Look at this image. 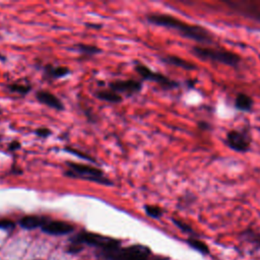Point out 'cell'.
Listing matches in <instances>:
<instances>
[{"mask_svg": "<svg viewBox=\"0 0 260 260\" xmlns=\"http://www.w3.org/2000/svg\"><path fill=\"white\" fill-rule=\"evenodd\" d=\"M64 150L67 151V152H69V153H72V154H74V155H76V156H78V157H80V158H82V159H85V160H88V161H91V162H95V160H94L92 157H90V156L87 155L86 153L81 152V151H79V150H77V149H75V148L65 147Z\"/></svg>", "mask_w": 260, "mask_h": 260, "instance_id": "ffe728a7", "label": "cell"}, {"mask_svg": "<svg viewBox=\"0 0 260 260\" xmlns=\"http://www.w3.org/2000/svg\"><path fill=\"white\" fill-rule=\"evenodd\" d=\"M7 88L15 93L18 94H26L30 89L31 86L29 84H24V83H19V82H15V83H11L7 85Z\"/></svg>", "mask_w": 260, "mask_h": 260, "instance_id": "ac0fdd59", "label": "cell"}, {"mask_svg": "<svg viewBox=\"0 0 260 260\" xmlns=\"http://www.w3.org/2000/svg\"><path fill=\"white\" fill-rule=\"evenodd\" d=\"M148 22L176 30L180 36L200 43H211L213 35L207 28L185 22L173 15L165 13H150L146 16Z\"/></svg>", "mask_w": 260, "mask_h": 260, "instance_id": "6da1fadb", "label": "cell"}, {"mask_svg": "<svg viewBox=\"0 0 260 260\" xmlns=\"http://www.w3.org/2000/svg\"><path fill=\"white\" fill-rule=\"evenodd\" d=\"M66 166L68 167V170L65 171L64 174L69 178L85 180L106 186H110L113 184L111 180L106 177L102 170L93 166L73 161H66Z\"/></svg>", "mask_w": 260, "mask_h": 260, "instance_id": "7a4b0ae2", "label": "cell"}, {"mask_svg": "<svg viewBox=\"0 0 260 260\" xmlns=\"http://www.w3.org/2000/svg\"><path fill=\"white\" fill-rule=\"evenodd\" d=\"M42 231L46 234L53 236L68 235L74 231V225L64 220H51L49 219L43 226Z\"/></svg>", "mask_w": 260, "mask_h": 260, "instance_id": "ba28073f", "label": "cell"}, {"mask_svg": "<svg viewBox=\"0 0 260 260\" xmlns=\"http://www.w3.org/2000/svg\"><path fill=\"white\" fill-rule=\"evenodd\" d=\"M70 73L69 68L65 66H53L47 65L45 67V75L50 79H57L67 76Z\"/></svg>", "mask_w": 260, "mask_h": 260, "instance_id": "7c38bea8", "label": "cell"}, {"mask_svg": "<svg viewBox=\"0 0 260 260\" xmlns=\"http://www.w3.org/2000/svg\"><path fill=\"white\" fill-rule=\"evenodd\" d=\"M14 222L9 219H0V230H10L13 229Z\"/></svg>", "mask_w": 260, "mask_h": 260, "instance_id": "7402d4cb", "label": "cell"}, {"mask_svg": "<svg viewBox=\"0 0 260 260\" xmlns=\"http://www.w3.org/2000/svg\"><path fill=\"white\" fill-rule=\"evenodd\" d=\"M39 137H42V138H46L48 136H50L52 134L51 130L48 129V128H39L36 130L35 132Z\"/></svg>", "mask_w": 260, "mask_h": 260, "instance_id": "603a6c76", "label": "cell"}, {"mask_svg": "<svg viewBox=\"0 0 260 260\" xmlns=\"http://www.w3.org/2000/svg\"><path fill=\"white\" fill-rule=\"evenodd\" d=\"M249 239L251 240V242L256 243L257 245L260 246V235L255 234L253 232H249Z\"/></svg>", "mask_w": 260, "mask_h": 260, "instance_id": "cb8c5ba5", "label": "cell"}, {"mask_svg": "<svg viewBox=\"0 0 260 260\" xmlns=\"http://www.w3.org/2000/svg\"><path fill=\"white\" fill-rule=\"evenodd\" d=\"M36 99L43 105H46L52 109L57 111H63L64 105L63 103L53 93L47 90H39L36 93Z\"/></svg>", "mask_w": 260, "mask_h": 260, "instance_id": "30bf717a", "label": "cell"}, {"mask_svg": "<svg viewBox=\"0 0 260 260\" xmlns=\"http://www.w3.org/2000/svg\"><path fill=\"white\" fill-rule=\"evenodd\" d=\"M0 60H1V61H4V60H5V56H3L2 54H0Z\"/></svg>", "mask_w": 260, "mask_h": 260, "instance_id": "83f0119b", "label": "cell"}, {"mask_svg": "<svg viewBox=\"0 0 260 260\" xmlns=\"http://www.w3.org/2000/svg\"><path fill=\"white\" fill-rule=\"evenodd\" d=\"M87 27H91V28H101L102 24H96V23H86Z\"/></svg>", "mask_w": 260, "mask_h": 260, "instance_id": "4316f807", "label": "cell"}, {"mask_svg": "<svg viewBox=\"0 0 260 260\" xmlns=\"http://www.w3.org/2000/svg\"><path fill=\"white\" fill-rule=\"evenodd\" d=\"M144 210L152 218H159L162 215V209L156 205H144Z\"/></svg>", "mask_w": 260, "mask_h": 260, "instance_id": "d6986e66", "label": "cell"}, {"mask_svg": "<svg viewBox=\"0 0 260 260\" xmlns=\"http://www.w3.org/2000/svg\"><path fill=\"white\" fill-rule=\"evenodd\" d=\"M0 114H1V110H0Z\"/></svg>", "mask_w": 260, "mask_h": 260, "instance_id": "f1b7e54d", "label": "cell"}, {"mask_svg": "<svg viewBox=\"0 0 260 260\" xmlns=\"http://www.w3.org/2000/svg\"><path fill=\"white\" fill-rule=\"evenodd\" d=\"M192 53L197 58L206 61H212L221 63L228 66L237 67L241 62V57L231 51H225L222 49H214L208 47L195 46L192 48Z\"/></svg>", "mask_w": 260, "mask_h": 260, "instance_id": "3957f363", "label": "cell"}, {"mask_svg": "<svg viewBox=\"0 0 260 260\" xmlns=\"http://www.w3.org/2000/svg\"><path fill=\"white\" fill-rule=\"evenodd\" d=\"M71 243L80 246L88 245L92 247H98L102 251H108L121 246V242L117 239L89 232L78 233L71 239Z\"/></svg>", "mask_w": 260, "mask_h": 260, "instance_id": "5b68a950", "label": "cell"}, {"mask_svg": "<svg viewBox=\"0 0 260 260\" xmlns=\"http://www.w3.org/2000/svg\"><path fill=\"white\" fill-rule=\"evenodd\" d=\"M94 95L99 100H102V101H105L108 103H112V104L121 103L123 100L122 96L118 92H116L112 89H99L94 92Z\"/></svg>", "mask_w": 260, "mask_h": 260, "instance_id": "4fadbf2b", "label": "cell"}, {"mask_svg": "<svg viewBox=\"0 0 260 260\" xmlns=\"http://www.w3.org/2000/svg\"><path fill=\"white\" fill-rule=\"evenodd\" d=\"M49 220L48 217L43 215H25L19 220V225L24 230H35L41 228Z\"/></svg>", "mask_w": 260, "mask_h": 260, "instance_id": "8fae6325", "label": "cell"}, {"mask_svg": "<svg viewBox=\"0 0 260 260\" xmlns=\"http://www.w3.org/2000/svg\"><path fill=\"white\" fill-rule=\"evenodd\" d=\"M165 62L169 63V64H172V65H175V66H178V67H181V68H184V69H187V70H193L195 69V65L180 58V57H177V56H167L162 59Z\"/></svg>", "mask_w": 260, "mask_h": 260, "instance_id": "9a60e30c", "label": "cell"}, {"mask_svg": "<svg viewBox=\"0 0 260 260\" xmlns=\"http://www.w3.org/2000/svg\"><path fill=\"white\" fill-rule=\"evenodd\" d=\"M198 126H199V128H200L201 130H206V129L209 128V125H208L206 122H204V121H200V122L198 123Z\"/></svg>", "mask_w": 260, "mask_h": 260, "instance_id": "484cf974", "label": "cell"}, {"mask_svg": "<svg viewBox=\"0 0 260 260\" xmlns=\"http://www.w3.org/2000/svg\"><path fill=\"white\" fill-rule=\"evenodd\" d=\"M252 106H253V100L248 94L239 93L236 96V100H235L236 109L243 111V112H249V111H251Z\"/></svg>", "mask_w": 260, "mask_h": 260, "instance_id": "5bb4252c", "label": "cell"}, {"mask_svg": "<svg viewBox=\"0 0 260 260\" xmlns=\"http://www.w3.org/2000/svg\"><path fill=\"white\" fill-rule=\"evenodd\" d=\"M225 144L237 152H247L251 147V138L247 131L234 129L226 133Z\"/></svg>", "mask_w": 260, "mask_h": 260, "instance_id": "52a82bcc", "label": "cell"}, {"mask_svg": "<svg viewBox=\"0 0 260 260\" xmlns=\"http://www.w3.org/2000/svg\"><path fill=\"white\" fill-rule=\"evenodd\" d=\"M150 254V249L143 245L119 246L108 251H102V256L107 260H149Z\"/></svg>", "mask_w": 260, "mask_h": 260, "instance_id": "277c9868", "label": "cell"}, {"mask_svg": "<svg viewBox=\"0 0 260 260\" xmlns=\"http://www.w3.org/2000/svg\"><path fill=\"white\" fill-rule=\"evenodd\" d=\"M8 148H9L10 150H12V151L17 150V149H19V148H20V143H19L17 140H13L12 142H10V143H9Z\"/></svg>", "mask_w": 260, "mask_h": 260, "instance_id": "d4e9b609", "label": "cell"}, {"mask_svg": "<svg viewBox=\"0 0 260 260\" xmlns=\"http://www.w3.org/2000/svg\"><path fill=\"white\" fill-rule=\"evenodd\" d=\"M173 222L182 231V232H184V233H188V234H190V235H195V232L192 230V228L189 225V224H187L186 222H184V221H182V220H180V219H175V218H173Z\"/></svg>", "mask_w": 260, "mask_h": 260, "instance_id": "44dd1931", "label": "cell"}, {"mask_svg": "<svg viewBox=\"0 0 260 260\" xmlns=\"http://www.w3.org/2000/svg\"><path fill=\"white\" fill-rule=\"evenodd\" d=\"M135 71L143 79L153 81V82L159 84L165 89H173L179 85L177 81L169 78L168 76H166L159 72H155V71L151 70L150 68H148L147 66H145L142 63H136Z\"/></svg>", "mask_w": 260, "mask_h": 260, "instance_id": "8992f818", "label": "cell"}, {"mask_svg": "<svg viewBox=\"0 0 260 260\" xmlns=\"http://www.w3.org/2000/svg\"><path fill=\"white\" fill-rule=\"evenodd\" d=\"M110 89L118 92L133 94L137 93L142 88V83L140 81L134 80V79H127V80H115L113 82L109 83Z\"/></svg>", "mask_w": 260, "mask_h": 260, "instance_id": "9c48e42d", "label": "cell"}, {"mask_svg": "<svg viewBox=\"0 0 260 260\" xmlns=\"http://www.w3.org/2000/svg\"><path fill=\"white\" fill-rule=\"evenodd\" d=\"M74 50L78 51L79 53H81L82 55L85 56H91V55H95L102 52V49L93 46V45H86V44H76L74 47Z\"/></svg>", "mask_w": 260, "mask_h": 260, "instance_id": "e0dca14e", "label": "cell"}, {"mask_svg": "<svg viewBox=\"0 0 260 260\" xmlns=\"http://www.w3.org/2000/svg\"><path fill=\"white\" fill-rule=\"evenodd\" d=\"M187 244L193 248L194 250L198 251L199 253L203 254V255H208L210 253L209 251V248L208 246L201 240H199L198 238H195V237H190L187 239Z\"/></svg>", "mask_w": 260, "mask_h": 260, "instance_id": "2e32d148", "label": "cell"}]
</instances>
